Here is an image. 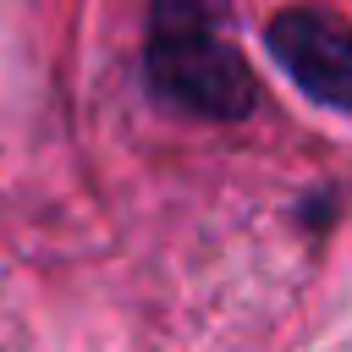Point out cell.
Segmentation results:
<instances>
[{"instance_id": "cell-1", "label": "cell", "mask_w": 352, "mask_h": 352, "mask_svg": "<svg viewBox=\"0 0 352 352\" xmlns=\"http://www.w3.org/2000/svg\"><path fill=\"white\" fill-rule=\"evenodd\" d=\"M148 82L165 104L209 121H236L253 110V72L226 38L209 0H160L148 22Z\"/></svg>"}, {"instance_id": "cell-2", "label": "cell", "mask_w": 352, "mask_h": 352, "mask_svg": "<svg viewBox=\"0 0 352 352\" xmlns=\"http://www.w3.org/2000/svg\"><path fill=\"white\" fill-rule=\"evenodd\" d=\"M270 55L286 66V77L336 110H352V22L324 6H292L270 22Z\"/></svg>"}]
</instances>
